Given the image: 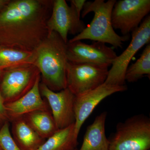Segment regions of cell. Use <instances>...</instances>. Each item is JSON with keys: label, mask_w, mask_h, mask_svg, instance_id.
Here are the masks:
<instances>
[{"label": "cell", "mask_w": 150, "mask_h": 150, "mask_svg": "<svg viewBox=\"0 0 150 150\" xmlns=\"http://www.w3.org/2000/svg\"><path fill=\"white\" fill-rule=\"evenodd\" d=\"M52 0H10L0 12V46L33 52L48 35Z\"/></svg>", "instance_id": "obj_1"}, {"label": "cell", "mask_w": 150, "mask_h": 150, "mask_svg": "<svg viewBox=\"0 0 150 150\" xmlns=\"http://www.w3.org/2000/svg\"><path fill=\"white\" fill-rule=\"evenodd\" d=\"M33 53L41 82L54 91L67 88V43L59 34L49 33Z\"/></svg>", "instance_id": "obj_2"}, {"label": "cell", "mask_w": 150, "mask_h": 150, "mask_svg": "<svg viewBox=\"0 0 150 150\" xmlns=\"http://www.w3.org/2000/svg\"><path fill=\"white\" fill-rule=\"evenodd\" d=\"M116 1L95 0L86 1L82 13L85 17L89 13H94L90 24L82 32L69 40L72 42L77 40H91L105 43H108L116 48L122 47L123 42L129 38L127 36H121L115 33L111 23V14Z\"/></svg>", "instance_id": "obj_3"}, {"label": "cell", "mask_w": 150, "mask_h": 150, "mask_svg": "<svg viewBox=\"0 0 150 150\" xmlns=\"http://www.w3.org/2000/svg\"><path fill=\"white\" fill-rule=\"evenodd\" d=\"M150 120L143 115H134L118 123L109 140L108 150H149Z\"/></svg>", "instance_id": "obj_4"}, {"label": "cell", "mask_w": 150, "mask_h": 150, "mask_svg": "<svg viewBox=\"0 0 150 150\" xmlns=\"http://www.w3.org/2000/svg\"><path fill=\"white\" fill-rule=\"evenodd\" d=\"M40 71L33 64H27L3 71L0 92L5 103L17 100L33 88Z\"/></svg>", "instance_id": "obj_5"}, {"label": "cell", "mask_w": 150, "mask_h": 150, "mask_svg": "<svg viewBox=\"0 0 150 150\" xmlns=\"http://www.w3.org/2000/svg\"><path fill=\"white\" fill-rule=\"evenodd\" d=\"M108 67L103 65L68 62L67 88L75 96L96 88L104 83Z\"/></svg>", "instance_id": "obj_6"}, {"label": "cell", "mask_w": 150, "mask_h": 150, "mask_svg": "<svg viewBox=\"0 0 150 150\" xmlns=\"http://www.w3.org/2000/svg\"><path fill=\"white\" fill-rule=\"evenodd\" d=\"M150 41V16H148L137 29L132 31V39L126 50L113 62L108 71L106 84L125 85V75L131 59L137 52Z\"/></svg>", "instance_id": "obj_7"}, {"label": "cell", "mask_w": 150, "mask_h": 150, "mask_svg": "<svg viewBox=\"0 0 150 150\" xmlns=\"http://www.w3.org/2000/svg\"><path fill=\"white\" fill-rule=\"evenodd\" d=\"M150 11V0L116 1L111 14L112 27L119 30L123 36H127L139 27Z\"/></svg>", "instance_id": "obj_8"}, {"label": "cell", "mask_w": 150, "mask_h": 150, "mask_svg": "<svg viewBox=\"0 0 150 150\" xmlns=\"http://www.w3.org/2000/svg\"><path fill=\"white\" fill-rule=\"evenodd\" d=\"M117 55L105 43L94 41L88 44L81 40L67 43L68 61L73 63L93 64L109 67L117 58Z\"/></svg>", "instance_id": "obj_9"}, {"label": "cell", "mask_w": 150, "mask_h": 150, "mask_svg": "<svg viewBox=\"0 0 150 150\" xmlns=\"http://www.w3.org/2000/svg\"><path fill=\"white\" fill-rule=\"evenodd\" d=\"M39 89L41 96L47 100L57 130L74 124L76 96L68 88L60 91H54L40 82Z\"/></svg>", "instance_id": "obj_10"}, {"label": "cell", "mask_w": 150, "mask_h": 150, "mask_svg": "<svg viewBox=\"0 0 150 150\" xmlns=\"http://www.w3.org/2000/svg\"><path fill=\"white\" fill-rule=\"evenodd\" d=\"M47 26L49 33H57L67 43L69 34L78 35L86 27L80 17L73 8L68 5L65 0L54 1Z\"/></svg>", "instance_id": "obj_11"}, {"label": "cell", "mask_w": 150, "mask_h": 150, "mask_svg": "<svg viewBox=\"0 0 150 150\" xmlns=\"http://www.w3.org/2000/svg\"><path fill=\"white\" fill-rule=\"evenodd\" d=\"M127 89L125 85L114 86L104 83L94 89L76 96L74 105L75 137L78 139L83 123L100 103L112 94L125 91Z\"/></svg>", "instance_id": "obj_12"}, {"label": "cell", "mask_w": 150, "mask_h": 150, "mask_svg": "<svg viewBox=\"0 0 150 150\" xmlns=\"http://www.w3.org/2000/svg\"><path fill=\"white\" fill-rule=\"evenodd\" d=\"M41 77L37 78L33 88L20 98L5 103L9 122L36 110H50L48 103L42 98L39 89Z\"/></svg>", "instance_id": "obj_13"}, {"label": "cell", "mask_w": 150, "mask_h": 150, "mask_svg": "<svg viewBox=\"0 0 150 150\" xmlns=\"http://www.w3.org/2000/svg\"><path fill=\"white\" fill-rule=\"evenodd\" d=\"M107 112L98 115L87 128L82 145L79 150H108L109 140L106 137L105 123Z\"/></svg>", "instance_id": "obj_14"}, {"label": "cell", "mask_w": 150, "mask_h": 150, "mask_svg": "<svg viewBox=\"0 0 150 150\" xmlns=\"http://www.w3.org/2000/svg\"><path fill=\"white\" fill-rule=\"evenodd\" d=\"M11 122L12 137L21 150H37L46 141L35 132L23 117Z\"/></svg>", "instance_id": "obj_15"}, {"label": "cell", "mask_w": 150, "mask_h": 150, "mask_svg": "<svg viewBox=\"0 0 150 150\" xmlns=\"http://www.w3.org/2000/svg\"><path fill=\"white\" fill-rule=\"evenodd\" d=\"M23 117L35 132L44 139H48L58 130L51 110H36Z\"/></svg>", "instance_id": "obj_16"}, {"label": "cell", "mask_w": 150, "mask_h": 150, "mask_svg": "<svg viewBox=\"0 0 150 150\" xmlns=\"http://www.w3.org/2000/svg\"><path fill=\"white\" fill-rule=\"evenodd\" d=\"M74 124L57 130L37 150H73L77 149L78 142L75 137Z\"/></svg>", "instance_id": "obj_17"}, {"label": "cell", "mask_w": 150, "mask_h": 150, "mask_svg": "<svg viewBox=\"0 0 150 150\" xmlns=\"http://www.w3.org/2000/svg\"><path fill=\"white\" fill-rule=\"evenodd\" d=\"M33 52L0 46V70L27 64H33Z\"/></svg>", "instance_id": "obj_18"}, {"label": "cell", "mask_w": 150, "mask_h": 150, "mask_svg": "<svg viewBox=\"0 0 150 150\" xmlns=\"http://www.w3.org/2000/svg\"><path fill=\"white\" fill-rule=\"evenodd\" d=\"M145 75L150 76V44H148L138 60L128 67L125 75V81L137 82Z\"/></svg>", "instance_id": "obj_19"}, {"label": "cell", "mask_w": 150, "mask_h": 150, "mask_svg": "<svg viewBox=\"0 0 150 150\" xmlns=\"http://www.w3.org/2000/svg\"><path fill=\"white\" fill-rule=\"evenodd\" d=\"M9 126L6 121L0 128V147L2 150H21L12 137Z\"/></svg>", "instance_id": "obj_20"}, {"label": "cell", "mask_w": 150, "mask_h": 150, "mask_svg": "<svg viewBox=\"0 0 150 150\" xmlns=\"http://www.w3.org/2000/svg\"><path fill=\"white\" fill-rule=\"evenodd\" d=\"M3 71L0 70V77ZM6 121H9L6 112L5 103L0 92V128Z\"/></svg>", "instance_id": "obj_21"}, {"label": "cell", "mask_w": 150, "mask_h": 150, "mask_svg": "<svg viewBox=\"0 0 150 150\" xmlns=\"http://www.w3.org/2000/svg\"><path fill=\"white\" fill-rule=\"evenodd\" d=\"M71 6L76 11L79 16H81V11L83 10L86 0H71L70 1Z\"/></svg>", "instance_id": "obj_22"}, {"label": "cell", "mask_w": 150, "mask_h": 150, "mask_svg": "<svg viewBox=\"0 0 150 150\" xmlns=\"http://www.w3.org/2000/svg\"><path fill=\"white\" fill-rule=\"evenodd\" d=\"M10 0H0V12L2 10L9 2Z\"/></svg>", "instance_id": "obj_23"}, {"label": "cell", "mask_w": 150, "mask_h": 150, "mask_svg": "<svg viewBox=\"0 0 150 150\" xmlns=\"http://www.w3.org/2000/svg\"><path fill=\"white\" fill-rule=\"evenodd\" d=\"M77 150V149H74V150Z\"/></svg>", "instance_id": "obj_24"}, {"label": "cell", "mask_w": 150, "mask_h": 150, "mask_svg": "<svg viewBox=\"0 0 150 150\" xmlns=\"http://www.w3.org/2000/svg\"><path fill=\"white\" fill-rule=\"evenodd\" d=\"M0 150H2L1 149V147H0Z\"/></svg>", "instance_id": "obj_25"}]
</instances>
